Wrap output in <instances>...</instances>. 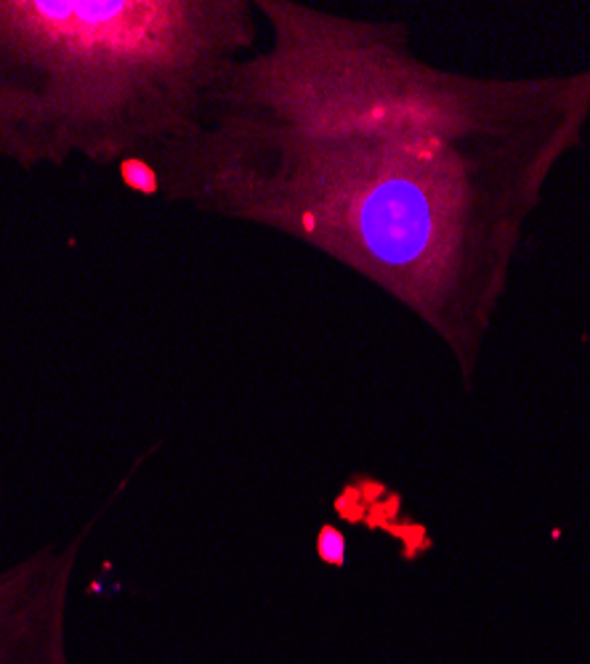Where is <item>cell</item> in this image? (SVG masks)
Wrapping results in <instances>:
<instances>
[{
	"label": "cell",
	"mask_w": 590,
	"mask_h": 664,
	"mask_svg": "<svg viewBox=\"0 0 590 664\" xmlns=\"http://www.w3.org/2000/svg\"><path fill=\"white\" fill-rule=\"evenodd\" d=\"M255 11L258 46L146 165L154 189L348 266L470 372L590 75L484 80L425 64L399 24Z\"/></svg>",
	"instance_id": "obj_1"
},
{
	"label": "cell",
	"mask_w": 590,
	"mask_h": 664,
	"mask_svg": "<svg viewBox=\"0 0 590 664\" xmlns=\"http://www.w3.org/2000/svg\"><path fill=\"white\" fill-rule=\"evenodd\" d=\"M263 32L247 0H3L0 138L22 162H149Z\"/></svg>",
	"instance_id": "obj_2"
},
{
	"label": "cell",
	"mask_w": 590,
	"mask_h": 664,
	"mask_svg": "<svg viewBox=\"0 0 590 664\" xmlns=\"http://www.w3.org/2000/svg\"><path fill=\"white\" fill-rule=\"evenodd\" d=\"M77 542L0 577V664H69L67 598Z\"/></svg>",
	"instance_id": "obj_3"
}]
</instances>
